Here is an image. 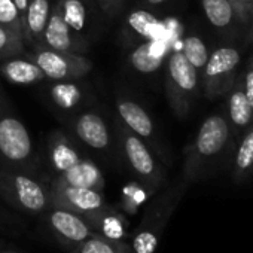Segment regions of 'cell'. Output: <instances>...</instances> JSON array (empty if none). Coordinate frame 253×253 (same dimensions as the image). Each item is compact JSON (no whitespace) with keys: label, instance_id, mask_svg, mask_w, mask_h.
<instances>
[{"label":"cell","instance_id":"2e32d148","mask_svg":"<svg viewBox=\"0 0 253 253\" xmlns=\"http://www.w3.org/2000/svg\"><path fill=\"white\" fill-rule=\"evenodd\" d=\"M89 228L101 237L126 241L130 238V217L125 216L116 206L106 204L103 209L84 216Z\"/></svg>","mask_w":253,"mask_h":253},{"label":"cell","instance_id":"836d02e7","mask_svg":"<svg viewBox=\"0 0 253 253\" xmlns=\"http://www.w3.org/2000/svg\"><path fill=\"white\" fill-rule=\"evenodd\" d=\"M125 2H126V0H109V3H110V15H109V18L118 17V14L124 8Z\"/></svg>","mask_w":253,"mask_h":253},{"label":"cell","instance_id":"3957f363","mask_svg":"<svg viewBox=\"0 0 253 253\" xmlns=\"http://www.w3.org/2000/svg\"><path fill=\"white\" fill-rule=\"evenodd\" d=\"M189 185L180 177L174 183L161 188L145 206L139 225L131 232V253H155L164 231L180 204Z\"/></svg>","mask_w":253,"mask_h":253},{"label":"cell","instance_id":"30bf717a","mask_svg":"<svg viewBox=\"0 0 253 253\" xmlns=\"http://www.w3.org/2000/svg\"><path fill=\"white\" fill-rule=\"evenodd\" d=\"M115 110L116 118L136 136H139L142 140L148 143V146L157 154V157L164 163V148L160 142L157 128L152 116L149 112L142 106L136 98L118 94L115 98Z\"/></svg>","mask_w":253,"mask_h":253},{"label":"cell","instance_id":"9c48e42d","mask_svg":"<svg viewBox=\"0 0 253 253\" xmlns=\"http://www.w3.org/2000/svg\"><path fill=\"white\" fill-rule=\"evenodd\" d=\"M32 61H35L49 81H75L84 79L91 73L94 63L85 54H72L54 51L49 48H33L30 52H24Z\"/></svg>","mask_w":253,"mask_h":253},{"label":"cell","instance_id":"8992f818","mask_svg":"<svg viewBox=\"0 0 253 253\" xmlns=\"http://www.w3.org/2000/svg\"><path fill=\"white\" fill-rule=\"evenodd\" d=\"M201 75L189 64L180 49H171L167 57L166 94L171 112L183 119L189 115L200 92Z\"/></svg>","mask_w":253,"mask_h":253},{"label":"cell","instance_id":"ffe728a7","mask_svg":"<svg viewBox=\"0 0 253 253\" xmlns=\"http://www.w3.org/2000/svg\"><path fill=\"white\" fill-rule=\"evenodd\" d=\"M54 179L78 188H88V189H97L103 191L106 186V179L100 167L88 157H84L79 163H76L73 167L67 169L61 174L54 176Z\"/></svg>","mask_w":253,"mask_h":253},{"label":"cell","instance_id":"5bb4252c","mask_svg":"<svg viewBox=\"0 0 253 253\" xmlns=\"http://www.w3.org/2000/svg\"><path fill=\"white\" fill-rule=\"evenodd\" d=\"M45 94L51 106L58 110L63 118L85 109L92 101L88 84L75 81H51L45 86Z\"/></svg>","mask_w":253,"mask_h":253},{"label":"cell","instance_id":"44dd1931","mask_svg":"<svg viewBox=\"0 0 253 253\" xmlns=\"http://www.w3.org/2000/svg\"><path fill=\"white\" fill-rule=\"evenodd\" d=\"M231 179L235 185L246 183L253 174V124L243 131L241 139L235 143L229 160Z\"/></svg>","mask_w":253,"mask_h":253},{"label":"cell","instance_id":"d590c367","mask_svg":"<svg viewBox=\"0 0 253 253\" xmlns=\"http://www.w3.org/2000/svg\"><path fill=\"white\" fill-rule=\"evenodd\" d=\"M92 2L109 17L110 15V3H109V0H92Z\"/></svg>","mask_w":253,"mask_h":253},{"label":"cell","instance_id":"7402d4cb","mask_svg":"<svg viewBox=\"0 0 253 253\" xmlns=\"http://www.w3.org/2000/svg\"><path fill=\"white\" fill-rule=\"evenodd\" d=\"M0 76L14 85L26 86L45 79V75L41 67L24 54L0 61Z\"/></svg>","mask_w":253,"mask_h":253},{"label":"cell","instance_id":"cb8c5ba5","mask_svg":"<svg viewBox=\"0 0 253 253\" xmlns=\"http://www.w3.org/2000/svg\"><path fill=\"white\" fill-rule=\"evenodd\" d=\"M63 20L67 26L84 38H89L91 30V11L89 0H55Z\"/></svg>","mask_w":253,"mask_h":253},{"label":"cell","instance_id":"4316f807","mask_svg":"<svg viewBox=\"0 0 253 253\" xmlns=\"http://www.w3.org/2000/svg\"><path fill=\"white\" fill-rule=\"evenodd\" d=\"M69 253H131V247L128 241L110 240L95 234L79 243Z\"/></svg>","mask_w":253,"mask_h":253},{"label":"cell","instance_id":"74e56055","mask_svg":"<svg viewBox=\"0 0 253 253\" xmlns=\"http://www.w3.org/2000/svg\"><path fill=\"white\" fill-rule=\"evenodd\" d=\"M0 249H2V246H0Z\"/></svg>","mask_w":253,"mask_h":253},{"label":"cell","instance_id":"4dcf8cb0","mask_svg":"<svg viewBox=\"0 0 253 253\" xmlns=\"http://www.w3.org/2000/svg\"><path fill=\"white\" fill-rule=\"evenodd\" d=\"M241 27L253 38V0H229Z\"/></svg>","mask_w":253,"mask_h":253},{"label":"cell","instance_id":"4fadbf2b","mask_svg":"<svg viewBox=\"0 0 253 253\" xmlns=\"http://www.w3.org/2000/svg\"><path fill=\"white\" fill-rule=\"evenodd\" d=\"M41 46L49 48L54 51H61V52L86 54L91 48V43H89L88 38L78 35L75 30H72L67 26V23L61 17L58 6L54 2L49 20H48L46 27L42 35Z\"/></svg>","mask_w":253,"mask_h":253},{"label":"cell","instance_id":"8fae6325","mask_svg":"<svg viewBox=\"0 0 253 253\" xmlns=\"http://www.w3.org/2000/svg\"><path fill=\"white\" fill-rule=\"evenodd\" d=\"M42 217L54 238L67 252H70L84 240L95 235L84 216L60 206L51 204L48 210L42 214Z\"/></svg>","mask_w":253,"mask_h":253},{"label":"cell","instance_id":"ac0fdd59","mask_svg":"<svg viewBox=\"0 0 253 253\" xmlns=\"http://www.w3.org/2000/svg\"><path fill=\"white\" fill-rule=\"evenodd\" d=\"M169 49V45L163 39L140 42L131 46L126 61L140 75H154L167 61Z\"/></svg>","mask_w":253,"mask_h":253},{"label":"cell","instance_id":"603a6c76","mask_svg":"<svg viewBox=\"0 0 253 253\" xmlns=\"http://www.w3.org/2000/svg\"><path fill=\"white\" fill-rule=\"evenodd\" d=\"M54 2L52 0H29V8L24 21V42L32 49L41 46L42 35L49 20Z\"/></svg>","mask_w":253,"mask_h":253},{"label":"cell","instance_id":"1f68e13d","mask_svg":"<svg viewBox=\"0 0 253 253\" xmlns=\"http://www.w3.org/2000/svg\"><path fill=\"white\" fill-rule=\"evenodd\" d=\"M241 78H243V86H244L246 97L253 109V55L250 57V60L247 63L246 70L241 73Z\"/></svg>","mask_w":253,"mask_h":253},{"label":"cell","instance_id":"484cf974","mask_svg":"<svg viewBox=\"0 0 253 253\" xmlns=\"http://www.w3.org/2000/svg\"><path fill=\"white\" fill-rule=\"evenodd\" d=\"M201 6L207 21L217 30H229L232 24H240L229 0H201Z\"/></svg>","mask_w":253,"mask_h":253},{"label":"cell","instance_id":"d6986e66","mask_svg":"<svg viewBox=\"0 0 253 253\" xmlns=\"http://www.w3.org/2000/svg\"><path fill=\"white\" fill-rule=\"evenodd\" d=\"M225 97H226V118L234 131V136L238 137L253 124V109L246 97L241 73L235 79L234 85L228 89Z\"/></svg>","mask_w":253,"mask_h":253},{"label":"cell","instance_id":"5b68a950","mask_svg":"<svg viewBox=\"0 0 253 253\" xmlns=\"http://www.w3.org/2000/svg\"><path fill=\"white\" fill-rule=\"evenodd\" d=\"M0 198L30 216H42L51 206L48 182L5 167H0Z\"/></svg>","mask_w":253,"mask_h":253},{"label":"cell","instance_id":"9a60e30c","mask_svg":"<svg viewBox=\"0 0 253 253\" xmlns=\"http://www.w3.org/2000/svg\"><path fill=\"white\" fill-rule=\"evenodd\" d=\"M84 157L85 155L81 151V145L66 131L55 130L46 137L45 160L54 176L73 167Z\"/></svg>","mask_w":253,"mask_h":253},{"label":"cell","instance_id":"7a4b0ae2","mask_svg":"<svg viewBox=\"0 0 253 253\" xmlns=\"http://www.w3.org/2000/svg\"><path fill=\"white\" fill-rule=\"evenodd\" d=\"M0 167L38 176L41 160L27 126L0 85Z\"/></svg>","mask_w":253,"mask_h":253},{"label":"cell","instance_id":"277c9868","mask_svg":"<svg viewBox=\"0 0 253 253\" xmlns=\"http://www.w3.org/2000/svg\"><path fill=\"white\" fill-rule=\"evenodd\" d=\"M113 136L116 157H119L121 163L128 169L134 179L155 192L166 186L167 169L164 163L145 140L130 131L116 116L113 118Z\"/></svg>","mask_w":253,"mask_h":253},{"label":"cell","instance_id":"e0dca14e","mask_svg":"<svg viewBox=\"0 0 253 253\" xmlns=\"http://www.w3.org/2000/svg\"><path fill=\"white\" fill-rule=\"evenodd\" d=\"M163 23L149 9H133L126 17L122 27V38L126 45H137L140 42L160 39Z\"/></svg>","mask_w":253,"mask_h":253},{"label":"cell","instance_id":"d6a6232c","mask_svg":"<svg viewBox=\"0 0 253 253\" xmlns=\"http://www.w3.org/2000/svg\"><path fill=\"white\" fill-rule=\"evenodd\" d=\"M14 5L17 8L20 21H21L23 30H24V21H26V14H27V8H29V0H14Z\"/></svg>","mask_w":253,"mask_h":253},{"label":"cell","instance_id":"52a82bcc","mask_svg":"<svg viewBox=\"0 0 253 253\" xmlns=\"http://www.w3.org/2000/svg\"><path fill=\"white\" fill-rule=\"evenodd\" d=\"M69 134L84 148L101 154L106 158L116 157L113 128L104 116L94 109H82L73 115L64 116Z\"/></svg>","mask_w":253,"mask_h":253},{"label":"cell","instance_id":"7c38bea8","mask_svg":"<svg viewBox=\"0 0 253 253\" xmlns=\"http://www.w3.org/2000/svg\"><path fill=\"white\" fill-rule=\"evenodd\" d=\"M48 188L51 204L64 207L81 216L94 213L107 204L103 191L70 186L54 177L48 182Z\"/></svg>","mask_w":253,"mask_h":253},{"label":"cell","instance_id":"83f0119b","mask_svg":"<svg viewBox=\"0 0 253 253\" xmlns=\"http://www.w3.org/2000/svg\"><path fill=\"white\" fill-rule=\"evenodd\" d=\"M180 51L185 55V58L189 61V64L201 75L210 55L204 41L198 35H188L182 42Z\"/></svg>","mask_w":253,"mask_h":253},{"label":"cell","instance_id":"f546056e","mask_svg":"<svg viewBox=\"0 0 253 253\" xmlns=\"http://www.w3.org/2000/svg\"><path fill=\"white\" fill-rule=\"evenodd\" d=\"M0 24H3L5 27H8L15 35L24 39L23 24L20 21L14 0H0Z\"/></svg>","mask_w":253,"mask_h":253},{"label":"cell","instance_id":"d4e9b609","mask_svg":"<svg viewBox=\"0 0 253 253\" xmlns=\"http://www.w3.org/2000/svg\"><path fill=\"white\" fill-rule=\"evenodd\" d=\"M155 194H157V192L152 191L149 186H146L145 183L139 182L137 179H133V180H130L128 183H125V185H124L116 207H118L125 216L134 217V216L139 214V211L148 204V201H149Z\"/></svg>","mask_w":253,"mask_h":253},{"label":"cell","instance_id":"6da1fadb","mask_svg":"<svg viewBox=\"0 0 253 253\" xmlns=\"http://www.w3.org/2000/svg\"><path fill=\"white\" fill-rule=\"evenodd\" d=\"M235 136L225 112L207 116L185 148L182 179L192 185L213 176L222 164H229Z\"/></svg>","mask_w":253,"mask_h":253},{"label":"cell","instance_id":"ba28073f","mask_svg":"<svg viewBox=\"0 0 253 253\" xmlns=\"http://www.w3.org/2000/svg\"><path fill=\"white\" fill-rule=\"evenodd\" d=\"M241 54L235 46H219L210 55L201 73L204 97L216 100L223 97L240 75Z\"/></svg>","mask_w":253,"mask_h":253},{"label":"cell","instance_id":"8d00e7d4","mask_svg":"<svg viewBox=\"0 0 253 253\" xmlns=\"http://www.w3.org/2000/svg\"><path fill=\"white\" fill-rule=\"evenodd\" d=\"M0 253H20L17 250H11V249H0Z\"/></svg>","mask_w":253,"mask_h":253},{"label":"cell","instance_id":"e575fe53","mask_svg":"<svg viewBox=\"0 0 253 253\" xmlns=\"http://www.w3.org/2000/svg\"><path fill=\"white\" fill-rule=\"evenodd\" d=\"M170 0H142V3L146 9H157L166 3H169Z\"/></svg>","mask_w":253,"mask_h":253},{"label":"cell","instance_id":"f1b7e54d","mask_svg":"<svg viewBox=\"0 0 253 253\" xmlns=\"http://www.w3.org/2000/svg\"><path fill=\"white\" fill-rule=\"evenodd\" d=\"M24 52H26L24 39L15 35L3 24H0V61L15 55H23Z\"/></svg>","mask_w":253,"mask_h":253}]
</instances>
